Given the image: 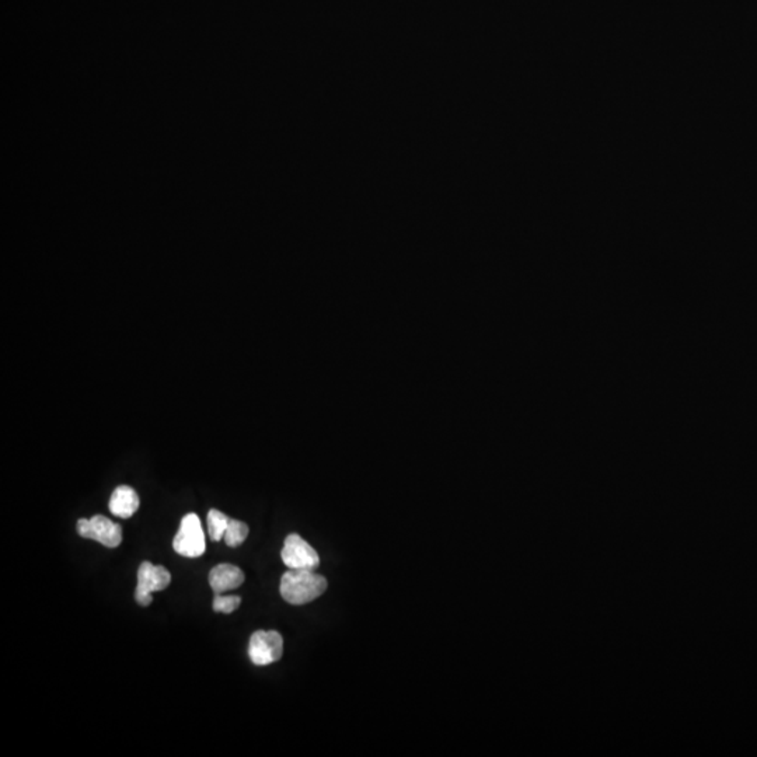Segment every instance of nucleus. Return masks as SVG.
Masks as SVG:
<instances>
[{
  "label": "nucleus",
  "mask_w": 757,
  "mask_h": 757,
  "mask_svg": "<svg viewBox=\"0 0 757 757\" xmlns=\"http://www.w3.org/2000/svg\"><path fill=\"white\" fill-rule=\"evenodd\" d=\"M327 589V579L312 570H287L281 578L279 592L287 603L306 605L322 597Z\"/></svg>",
  "instance_id": "1"
},
{
  "label": "nucleus",
  "mask_w": 757,
  "mask_h": 757,
  "mask_svg": "<svg viewBox=\"0 0 757 757\" xmlns=\"http://www.w3.org/2000/svg\"><path fill=\"white\" fill-rule=\"evenodd\" d=\"M173 549L188 559H196L205 552V534L198 515L188 514L181 519L178 534L173 539Z\"/></svg>",
  "instance_id": "2"
},
{
  "label": "nucleus",
  "mask_w": 757,
  "mask_h": 757,
  "mask_svg": "<svg viewBox=\"0 0 757 757\" xmlns=\"http://www.w3.org/2000/svg\"><path fill=\"white\" fill-rule=\"evenodd\" d=\"M76 530L83 539L95 540L108 549H115L123 542V529L107 516L95 515L92 519H79Z\"/></svg>",
  "instance_id": "3"
},
{
  "label": "nucleus",
  "mask_w": 757,
  "mask_h": 757,
  "mask_svg": "<svg viewBox=\"0 0 757 757\" xmlns=\"http://www.w3.org/2000/svg\"><path fill=\"white\" fill-rule=\"evenodd\" d=\"M171 575L168 568L153 565L145 561L138 570V585H136L135 599L138 605L146 606L153 602L151 593L164 590L170 585Z\"/></svg>",
  "instance_id": "4"
},
{
  "label": "nucleus",
  "mask_w": 757,
  "mask_h": 757,
  "mask_svg": "<svg viewBox=\"0 0 757 757\" xmlns=\"http://www.w3.org/2000/svg\"><path fill=\"white\" fill-rule=\"evenodd\" d=\"M284 638L278 631L259 630L250 638L249 656L257 666L271 665L281 660Z\"/></svg>",
  "instance_id": "5"
},
{
  "label": "nucleus",
  "mask_w": 757,
  "mask_h": 757,
  "mask_svg": "<svg viewBox=\"0 0 757 757\" xmlns=\"http://www.w3.org/2000/svg\"><path fill=\"white\" fill-rule=\"evenodd\" d=\"M281 557L287 570H312V571H315L320 565L319 554L299 534H289L285 539Z\"/></svg>",
  "instance_id": "6"
},
{
  "label": "nucleus",
  "mask_w": 757,
  "mask_h": 757,
  "mask_svg": "<svg viewBox=\"0 0 757 757\" xmlns=\"http://www.w3.org/2000/svg\"><path fill=\"white\" fill-rule=\"evenodd\" d=\"M244 582V572L236 565L219 564L212 568L209 572V585L214 593L227 592V590L237 589Z\"/></svg>",
  "instance_id": "7"
},
{
  "label": "nucleus",
  "mask_w": 757,
  "mask_h": 757,
  "mask_svg": "<svg viewBox=\"0 0 757 757\" xmlns=\"http://www.w3.org/2000/svg\"><path fill=\"white\" fill-rule=\"evenodd\" d=\"M139 504L141 502H139L138 494L132 487L120 486L114 489L108 508L114 516L128 519L138 511Z\"/></svg>",
  "instance_id": "8"
},
{
  "label": "nucleus",
  "mask_w": 757,
  "mask_h": 757,
  "mask_svg": "<svg viewBox=\"0 0 757 757\" xmlns=\"http://www.w3.org/2000/svg\"><path fill=\"white\" fill-rule=\"evenodd\" d=\"M231 519L232 517L227 516L218 509H211L208 512L206 521H208L209 537H211L212 542H219V540L223 539Z\"/></svg>",
  "instance_id": "9"
},
{
  "label": "nucleus",
  "mask_w": 757,
  "mask_h": 757,
  "mask_svg": "<svg viewBox=\"0 0 757 757\" xmlns=\"http://www.w3.org/2000/svg\"><path fill=\"white\" fill-rule=\"evenodd\" d=\"M247 536H249V526L244 522L231 519L223 537L226 546L236 549L246 542Z\"/></svg>",
  "instance_id": "10"
},
{
  "label": "nucleus",
  "mask_w": 757,
  "mask_h": 757,
  "mask_svg": "<svg viewBox=\"0 0 757 757\" xmlns=\"http://www.w3.org/2000/svg\"><path fill=\"white\" fill-rule=\"evenodd\" d=\"M240 605H242V597H222V595L214 593L212 607H214V612L231 615L234 610L239 609Z\"/></svg>",
  "instance_id": "11"
}]
</instances>
